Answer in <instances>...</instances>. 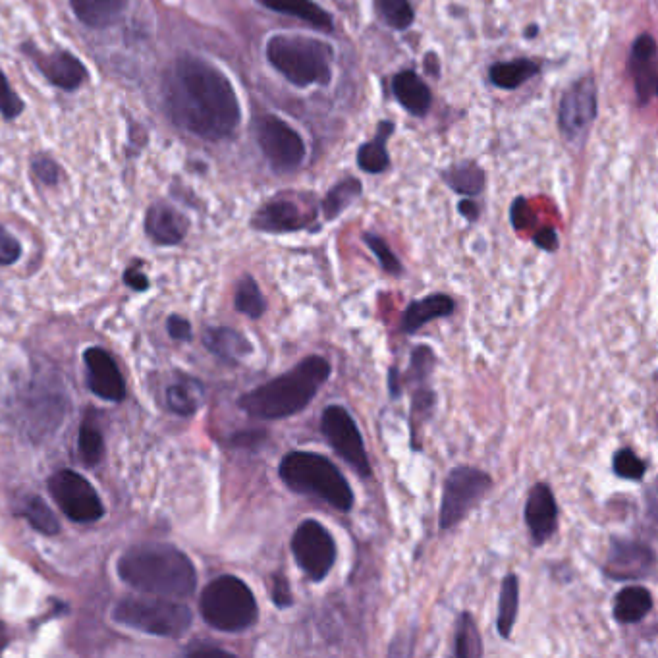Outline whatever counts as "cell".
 I'll return each mask as SVG.
<instances>
[{
  "mask_svg": "<svg viewBox=\"0 0 658 658\" xmlns=\"http://www.w3.org/2000/svg\"><path fill=\"white\" fill-rule=\"evenodd\" d=\"M523 518L529 529L531 545L533 547L547 545L558 529V502L550 485L535 483L531 487L525 502Z\"/></svg>",
  "mask_w": 658,
  "mask_h": 658,
  "instance_id": "2e32d148",
  "label": "cell"
},
{
  "mask_svg": "<svg viewBox=\"0 0 658 658\" xmlns=\"http://www.w3.org/2000/svg\"><path fill=\"white\" fill-rule=\"evenodd\" d=\"M321 433L330 448L356 471L361 479H371L373 467L365 448V440L348 408L332 404L321 413Z\"/></svg>",
  "mask_w": 658,
  "mask_h": 658,
  "instance_id": "9c48e42d",
  "label": "cell"
},
{
  "mask_svg": "<svg viewBox=\"0 0 658 658\" xmlns=\"http://www.w3.org/2000/svg\"><path fill=\"white\" fill-rule=\"evenodd\" d=\"M33 172H35V176H37L43 184H56L58 174H60L58 166H56L51 159H37V161L33 163Z\"/></svg>",
  "mask_w": 658,
  "mask_h": 658,
  "instance_id": "f6af8a7d",
  "label": "cell"
},
{
  "mask_svg": "<svg viewBox=\"0 0 658 658\" xmlns=\"http://www.w3.org/2000/svg\"><path fill=\"white\" fill-rule=\"evenodd\" d=\"M363 242H365V246L373 251V255L377 257V261H379V265H381L384 273L392 276L404 275V265L400 263L398 255L390 249V246L384 242L381 236H377L373 232H365L363 234Z\"/></svg>",
  "mask_w": 658,
  "mask_h": 658,
  "instance_id": "60d3db41",
  "label": "cell"
},
{
  "mask_svg": "<svg viewBox=\"0 0 658 658\" xmlns=\"http://www.w3.org/2000/svg\"><path fill=\"white\" fill-rule=\"evenodd\" d=\"M199 610L211 628L226 633L249 630L259 620V604L246 581L236 576L213 579L203 589Z\"/></svg>",
  "mask_w": 658,
  "mask_h": 658,
  "instance_id": "8992f818",
  "label": "cell"
},
{
  "mask_svg": "<svg viewBox=\"0 0 658 658\" xmlns=\"http://www.w3.org/2000/svg\"><path fill=\"white\" fill-rule=\"evenodd\" d=\"M527 222H529V207L525 199H516L512 207V224L516 230H523L527 228Z\"/></svg>",
  "mask_w": 658,
  "mask_h": 658,
  "instance_id": "c3c4849f",
  "label": "cell"
},
{
  "mask_svg": "<svg viewBox=\"0 0 658 658\" xmlns=\"http://www.w3.org/2000/svg\"><path fill=\"white\" fill-rule=\"evenodd\" d=\"M22 253V247L18 244V240L8 234L4 228H0V265H12L18 261Z\"/></svg>",
  "mask_w": 658,
  "mask_h": 658,
  "instance_id": "ee69618b",
  "label": "cell"
},
{
  "mask_svg": "<svg viewBox=\"0 0 658 658\" xmlns=\"http://www.w3.org/2000/svg\"><path fill=\"white\" fill-rule=\"evenodd\" d=\"M261 6L284 14V16H294L298 20H302L305 24H309L311 28L319 29V31H327L330 33L334 29L332 24V16L327 10H323L319 4H315L313 0H257Z\"/></svg>",
  "mask_w": 658,
  "mask_h": 658,
  "instance_id": "cb8c5ba5",
  "label": "cell"
},
{
  "mask_svg": "<svg viewBox=\"0 0 658 658\" xmlns=\"http://www.w3.org/2000/svg\"><path fill=\"white\" fill-rule=\"evenodd\" d=\"M630 74L639 105H649L658 87L657 41L653 35L643 33L635 39L630 53Z\"/></svg>",
  "mask_w": 658,
  "mask_h": 658,
  "instance_id": "e0dca14e",
  "label": "cell"
},
{
  "mask_svg": "<svg viewBox=\"0 0 658 658\" xmlns=\"http://www.w3.org/2000/svg\"><path fill=\"white\" fill-rule=\"evenodd\" d=\"M392 91L396 101L413 116H423L431 109V89L412 70L394 76Z\"/></svg>",
  "mask_w": 658,
  "mask_h": 658,
  "instance_id": "603a6c76",
  "label": "cell"
},
{
  "mask_svg": "<svg viewBox=\"0 0 658 658\" xmlns=\"http://www.w3.org/2000/svg\"><path fill=\"white\" fill-rule=\"evenodd\" d=\"M539 74V64L527 58L512 60V62H498L489 70L491 82L500 89H518L520 85L529 82L533 76Z\"/></svg>",
  "mask_w": 658,
  "mask_h": 658,
  "instance_id": "4dcf8cb0",
  "label": "cell"
},
{
  "mask_svg": "<svg viewBox=\"0 0 658 658\" xmlns=\"http://www.w3.org/2000/svg\"><path fill=\"white\" fill-rule=\"evenodd\" d=\"M205 346L226 363H238L240 359H244L253 352L251 342L242 332L226 329V327L207 330Z\"/></svg>",
  "mask_w": 658,
  "mask_h": 658,
  "instance_id": "d4e9b609",
  "label": "cell"
},
{
  "mask_svg": "<svg viewBox=\"0 0 658 658\" xmlns=\"http://www.w3.org/2000/svg\"><path fill=\"white\" fill-rule=\"evenodd\" d=\"M394 134V124L392 122H381L377 128L375 138L369 143H363L357 151V166L363 172L369 174H381L388 166V151H386V141Z\"/></svg>",
  "mask_w": 658,
  "mask_h": 658,
  "instance_id": "f1b7e54d",
  "label": "cell"
},
{
  "mask_svg": "<svg viewBox=\"0 0 658 658\" xmlns=\"http://www.w3.org/2000/svg\"><path fill=\"white\" fill-rule=\"evenodd\" d=\"M361 182L356 178H346L340 184H336L327 197L323 199V215L325 219H338L356 199L361 197Z\"/></svg>",
  "mask_w": 658,
  "mask_h": 658,
  "instance_id": "836d02e7",
  "label": "cell"
},
{
  "mask_svg": "<svg viewBox=\"0 0 658 658\" xmlns=\"http://www.w3.org/2000/svg\"><path fill=\"white\" fill-rule=\"evenodd\" d=\"M49 489L58 508L72 521L91 523L101 520L103 502L91 483L72 469H62L49 481Z\"/></svg>",
  "mask_w": 658,
  "mask_h": 658,
  "instance_id": "7c38bea8",
  "label": "cell"
},
{
  "mask_svg": "<svg viewBox=\"0 0 658 658\" xmlns=\"http://www.w3.org/2000/svg\"><path fill=\"white\" fill-rule=\"evenodd\" d=\"M271 601L275 604L276 608L284 610L294 606V593H292V585L288 581V577L280 572H276L271 576Z\"/></svg>",
  "mask_w": 658,
  "mask_h": 658,
  "instance_id": "7bdbcfd3",
  "label": "cell"
},
{
  "mask_svg": "<svg viewBox=\"0 0 658 658\" xmlns=\"http://www.w3.org/2000/svg\"><path fill=\"white\" fill-rule=\"evenodd\" d=\"M437 354L431 346H425V344H419L415 346L412 350V356H410V369H408V375L402 377L404 384H417V383H427L431 381L433 373H435V367H437Z\"/></svg>",
  "mask_w": 658,
  "mask_h": 658,
  "instance_id": "e575fe53",
  "label": "cell"
},
{
  "mask_svg": "<svg viewBox=\"0 0 658 658\" xmlns=\"http://www.w3.org/2000/svg\"><path fill=\"white\" fill-rule=\"evenodd\" d=\"M452 655L456 658H481L485 655L477 622L467 610L460 612L456 618Z\"/></svg>",
  "mask_w": 658,
  "mask_h": 658,
  "instance_id": "f546056e",
  "label": "cell"
},
{
  "mask_svg": "<svg viewBox=\"0 0 658 658\" xmlns=\"http://www.w3.org/2000/svg\"><path fill=\"white\" fill-rule=\"evenodd\" d=\"M168 332L176 340H190L192 338V327L182 317H170L168 319Z\"/></svg>",
  "mask_w": 658,
  "mask_h": 658,
  "instance_id": "7dc6e473",
  "label": "cell"
},
{
  "mask_svg": "<svg viewBox=\"0 0 658 658\" xmlns=\"http://www.w3.org/2000/svg\"><path fill=\"white\" fill-rule=\"evenodd\" d=\"M520 612V577L508 574L500 583L496 630L502 639H510Z\"/></svg>",
  "mask_w": 658,
  "mask_h": 658,
  "instance_id": "484cf974",
  "label": "cell"
},
{
  "mask_svg": "<svg viewBox=\"0 0 658 658\" xmlns=\"http://www.w3.org/2000/svg\"><path fill=\"white\" fill-rule=\"evenodd\" d=\"M292 556L305 576L315 583L329 577L336 558L338 547L329 529L317 520H303L290 541Z\"/></svg>",
  "mask_w": 658,
  "mask_h": 658,
  "instance_id": "30bf717a",
  "label": "cell"
},
{
  "mask_svg": "<svg viewBox=\"0 0 658 658\" xmlns=\"http://www.w3.org/2000/svg\"><path fill=\"white\" fill-rule=\"evenodd\" d=\"M124 280H126L134 290H138V292L147 290V286H149L147 278H145V275H143L139 269H128L126 275H124Z\"/></svg>",
  "mask_w": 658,
  "mask_h": 658,
  "instance_id": "f907efd6",
  "label": "cell"
},
{
  "mask_svg": "<svg viewBox=\"0 0 658 658\" xmlns=\"http://www.w3.org/2000/svg\"><path fill=\"white\" fill-rule=\"evenodd\" d=\"M128 0H72L78 20L89 28H107L126 10Z\"/></svg>",
  "mask_w": 658,
  "mask_h": 658,
  "instance_id": "83f0119b",
  "label": "cell"
},
{
  "mask_svg": "<svg viewBox=\"0 0 658 658\" xmlns=\"http://www.w3.org/2000/svg\"><path fill=\"white\" fill-rule=\"evenodd\" d=\"M87 383L89 388L103 400L120 402L126 394V386L114 359L101 348H89L85 352Z\"/></svg>",
  "mask_w": 658,
  "mask_h": 658,
  "instance_id": "ac0fdd59",
  "label": "cell"
},
{
  "mask_svg": "<svg viewBox=\"0 0 658 658\" xmlns=\"http://www.w3.org/2000/svg\"><path fill=\"white\" fill-rule=\"evenodd\" d=\"M267 60L280 76L298 87L329 85L334 51L329 43L305 35H275L267 43Z\"/></svg>",
  "mask_w": 658,
  "mask_h": 658,
  "instance_id": "5b68a950",
  "label": "cell"
},
{
  "mask_svg": "<svg viewBox=\"0 0 658 658\" xmlns=\"http://www.w3.org/2000/svg\"><path fill=\"white\" fill-rule=\"evenodd\" d=\"M599 112V97L597 83L587 76L572 83L560 101L558 124L564 139L576 143L587 136Z\"/></svg>",
  "mask_w": 658,
  "mask_h": 658,
  "instance_id": "4fadbf2b",
  "label": "cell"
},
{
  "mask_svg": "<svg viewBox=\"0 0 658 658\" xmlns=\"http://www.w3.org/2000/svg\"><path fill=\"white\" fill-rule=\"evenodd\" d=\"M653 593L643 585H628L614 597L612 616L620 626H635L653 610Z\"/></svg>",
  "mask_w": 658,
  "mask_h": 658,
  "instance_id": "44dd1931",
  "label": "cell"
},
{
  "mask_svg": "<svg viewBox=\"0 0 658 658\" xmlns=\"http://www.w3.org/2000/svg\"><path fill=\"white\" fill-rule=\"evenodd\" d=\"M168 406L180 415H192L199 408L201 390L193 381L174 384L168 388Z\"/></svg>",
  "mask_w": 658,
  "mask_h": 658,
  "instance_id": "74e56055",
  "label": "cell"
},
{
  "mask_svg": "<svg viewBox=\"0 0 658 658\" xmlns=\"http://www.w3.org/2000/svg\"><path fill=\"white\" fill-rule=\"evenodd\" d=\"M533 244L537 247H541L543 251H549V253H552V251L558 249V234H556V230L550 228V226H547V228H541V230L535 232V236H533Z\"/></svg>",
  "mask_w": 658,
  "mask_h": 658,
  "instance_id": "bcb514c9",
  "label": "cell"
},
{
  "mask_svg": "<svg viewBox=\"0 0 658 658\" xmlns=\"http://www.w3.org/2000/svg\"><path fill=\"white\" fill-rule=\"evenodd\" d=\"M330 375L332 365L327 357H303L290 371L244 394L240 408L259 421L294 417L309 408Z\"/></svg>",
  "mask_w": 658,
  "mask_h": 658,
  "instance_id": "7a4b0ae2",
  "label": "cell"
},
{
  "mask_svg": "<svg viewBox=\"0 0 658 658\" xmlns=\"http://www.w3.org/2000/svg\"><path fill=\"white\" fill-rule=\"evenodd\" d=\"M118 576L141 593L166 599L190 597L197 585L192 560L170 545L128 550L118 562Z\"/></svg>",
  "mask_w": 658,
  "mask_h": 658,
  "instance_id": "3957f363",
  "label": "cell"
},
{
  "mask_svg": "<svg viewBox=\"0 0 658 658\" xmlns=\"http://www.w3.org/2000/svg\"><path fill=\"white\" fill-rule=\"evenodd\" d=\"M388 392L392 398H400L404 392V381L398 367H390L388 371Z\"/></svg>",
  "mask_w": 658,
  "mask_h": 658,
  "instance_id": "681fc988",
  "label": "cell"
},
{
  "mask_svg": "<svg viewBox=\"0 0 658 658\" xmlns=\"http://www.w3.org/2000/svg\"><path fill=\"white\" fill-rule=\"evenodd\" d=\"M377 10L384 24L392 29H408L415 18L408 0H377Z\"/></svg>",
  "mask_w": 658,
  "mask_h": 658,
  "instance_id": "f35d334b",
  "label": "cell"
},
{
  "mask_svg": "<svg viewBox=\"0 0 658 658\" xmlns=\"http://www.w3.org/2000/svg\"><path fill=\"white\" fill-rule=\"evenodd\" d=\"M442 178L454 192L462 195H479L487 184V176L483 168L471 161L446 168L442 172Z\"/></svg>",
  "mask_w": 658,
  "mask_h": 658,
  "instance_id": "1f68e13d",
  "label": "cell"
},
{
  "mask_svg": "<svg viewBox=\"0 0 658 658\" xmlns=\"http://www.w3.org/2000/svg\"><path fill=\"white\" fill-rule=\"evenodd\" d=\"M647 469H649L647 462L641 460L630 446H624V448L616 450L614 456H612V471L620 479L635 481V483L643 481Z\"/></svg>",
  "mask_w": 658,
  "mask_h": 658,
  "instance_id": "d590c367",
  "label": "cell"
},
{
  "mask_svg": "<svg viewBox=\"0 0 658 658\" xmlns=\"http://www.w3.org/2000/svg\"><path fill=\"white\" fill-rule=\"evenodd\" d=\"M278 477L292 493L321 500L342 514L354 510L356 494L350 481L323 454L309 450L288 452L278 466Z\"/></svg>",
  "mask_w": 658,
  "mask_h": 658,
  "instance_id": "277c9868",
  "label": "cell"
},
{
  "mask_svg": "<svg viewBox=\"0 0 658 658\" xmlns=\"http://www.w3.org/2000/svg\"><path fill=\"white\" fill-rule=\"evenodd\" d=\"M412 406H410V439H412V448L415 452L421 450V437L419 431L423 425L435 415L437 410V392L431 386V381L427 383L412 384Z\"/></svg>",
  "mask_w": 658,
  "mask_h": 658,
  "instance_id": "4316f807",
  "label": "cell"
},
{
  "mask_svg": "<svg viewBox=\"0 0 658 658\" xmlns=\"http://www.w3.org/2000/svg\"><path fill=\"white\" fill-rule=\"evenodd\" d=\"M458 211H460V215H462L464 219L469 220V222H475V220L479 219V207H477L473 201H469V199L462 201V203L458 205Z\"/></svg>",
  "mask_w": 658,
  "mask_h": 658,
  "instance_id": "816d5d0a",
  "label": "cell"
},
{
  "mask_svg": "<svg viewBox=\"0 0 658 658\" xmlns=\"http://www.w3.org/2000/svg\"><path fill=\"white\" fill-rule=\"evenodd\" d=\"M78 448H80V456L87 466H95L101 462L103 452H105V442H103V435L95 423H91V421L83 423Z\"/></svg>",
  "mask_w": 658,
  "mask_h": 658,
  "instance_id": "ab89813d",
  "label": "cell"
},
{
  "mask_svg": "<svg viewBox=\"0 0 658 658\" xmlns=\"http://www.w3.org/2000/svg\"><path fill=\"white\" fill-rule=\"evenodd\" d=\"M114 620L151 635L180 637L192 626V610L166 597L124 599L114 608Z\"/></svg>",
  "mask_w": 658,
  "mask_h": 658,
  "instance_id": "52a82bcc",
  "label": "cell"
},
{
  "mask_svg": "<svg viewBox=\"0 0 658 658\" xmlns=\"http://www.w3.org/2000/svg\"><path fill=\"white\" fill-rule=\"evenodd\" d=\"M657 554L643 541L612 537L610 550L603 566V574L612 581H643L653 576Z\"/></svg>",
  "mask_w": 658,
  "mask_h": 658,
  "instance_id": "9a60e30c",
  "label": "cell"
},
{
  "mask_svg": "<svg viewBox=\"0 0 658 658\" xmlns=\"http://www.w3.org/2000/svg\"><path fill=\"white\" fill-rule=\"evenodd\" d=\"M165 105L176 126L209 141L230 138L242 120L230 80L195 56H182L168 70Z\"/></svg>",
  "mask_w": 658,
  "mask_h": 658,
  "instance_id": "6da1fadb",
  "label": "cell"
},
{
  "mask_svg": "<svg viewBox=\"0 0 658 658\" xmlns=\"http://www.w3.org/2000/svg\"><path fill=\"white\" fill-rule=\"evenodd\" d=\"M22 514L26 516V520L41 533L45 535H56L60 525L56 521L55 514L51 512V508L45 504L43 498L39 496H29L28 500L24 502V510Z\"/></svg>",
  "mask_w": 658,
  "mask_h": 658,
  "instance_id": "8d00e7d4",
  "label": "cell"
},
{
  "mask_svg": "<svg viewBox=\"0 0 658 658\" xmlns=\"http://www.w3.org/2000/svg\"><path fill=\"white\" fill-rule=\"evenodd\" d=\"M41 72L62 89H78L87 80V70L76 56L68 53H55L37 60Z\"/></svg>",
  "mask_w": 658,
  "mask_h": 658,
  "instance_id": "7402d4cb",
  "label": "cell"
},
{
  "mask_svg": "<svg viewBox=\"0 0 658 658\" xmlns=\"http://www.w3.org/2000/svg\"><path fill=\"white\" fill-rule=\"evenodd\" d=\"M493 489V477L473 466L454 467L444 481L440 496L439 527L448 531L460 525Z\"/></svg>",
  "mask_w": 658,
  "mask_h": 658,
  "instance_id": "ba28073f",
  "label": "cell"
},
{
  "mask_svg": "<svg viewBox=\"0 0 658 658\" xmlns=\"http://www.w3.org/2000/svg\"><path fill=\"white\" fill-rule=\"evenodd\" d=\"M257 143L276 172H292L300 168L305 159L302 136L284 120L276 116H263L257 124Z\"/></svg>",
  "mask_w": 658,
  "mask_h": 658,
  "instance_id": "8fae6325",
  "label": "cell"
},
{
  "mask_svg": "<svg viewBox=\"0 0 658 658\" xmlns=\"http://www.w3.org/2000/svg\"><path fill=\"white\" fill-rule=\"evenodd\" d=\"M234 305L236 309L246 315L249 319L257 321L265 315L267 311V300L255 282L253 276L246 275L236 286V296H234Z\"/></svg>",
  "mask_w": 658,
  "mask_h": 658,
  "instance_id": "d6a6232c",
  "label": "cell"
},
{
  "mask_svg": "<svg viewBox=\"0 0 658 658\" xmlns=\"http://www.w3.org/2000/svg\"><path fill=\"white\" fill-rule=\"evenodd\" d=\"M456 313V302L448 294H429L421 300H413L402 315V330L415 334L417 330L431 325L437 319H448Z\"/></svg>",
  "mask_w": 658,
  "mask_h": 658,
  "instance_id": "d6986e66",
  "label": "cell"
},
{
  "mask_svg": "<svg viewBox=\"0 0 658 658\" xmlns=\"http://www.w3.org/2000/svg\"><path fill=\"white\" fill-rule=\"evenodd\" d=\"M22 109H24L22 99L14 93L6 76L0 72V114L4 118H16L22 114Z\"/></svg>",
  "mask_w": 658,
  "mask_h": 658,
  "instance_id": "b9f144b4",
  "label": "cell"
},
{
  "mask_svg": "<svg viewBox=\"0 0 658 658\" xmlns=\"http://www.w3.org/2000/svg\"><path fill=\"white\" fill-rule=\"evenodd\" d=\"M145 230L149 238L161 246H174L184 240L188 232V220L168 205H153L145 219Z\"/></svg>",
  "mask_w": 658,
  "mask_h": 658,
  "instance_id": "ffe728a7",
  "label": "cell"
},
{
  "mask_svg": "<svg viewBox=\"0 0 658 658\" xmlns=\"http://www.w3.org/2000/svg\"><path fill=\"white\" fill-rule=\"evenodd\" d=\"M317 219V209L303 195H280L265 203L251 220L253 228L267 234H292L307 230Z\"/></svg>",
  "mask_w": 658,
  "mask_h": 658,
  "instance_id": "5bb4252c",
  "label": "cell"
}]
</instances>
